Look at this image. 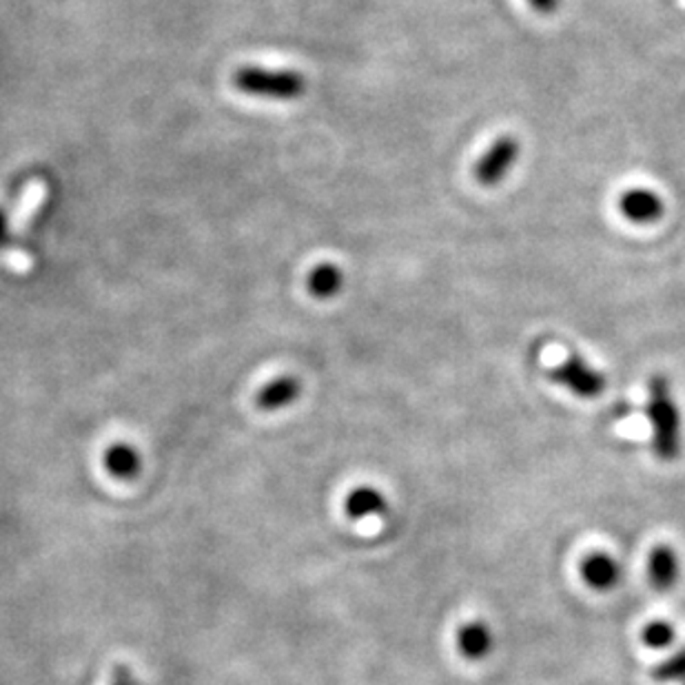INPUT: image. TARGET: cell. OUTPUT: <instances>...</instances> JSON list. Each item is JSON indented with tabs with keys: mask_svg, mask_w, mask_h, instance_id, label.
I'll return each mask as SVG.
<instances>
[{
	"mask_svg": "<svg viewBox=\"0 0 685 685\" xmlns=\"http://www.w3.org/2000/svg\"><path fill=\"white\" fill-rule=\"evenodd\" d=\"M111 685H136L133 682V675H131V671L127 668V666H116L113 668V677H111Z\"/></svg>",
	"mask_w": 685,
	"mask_h": 685,
	"instance_id": "obj_15",
	"label": "cell"
},
{
	"mask_svg": "<svg viewBox=\"0 0 685 685\" xmlns=\"http://www.w3.org/2000/svg\"><path fill=\"white\" fill-rule=\"evenodd\" d=\"M622 214L637 225H653L664 218L666 205L651 189H628L619 200Z\"/></svg>",
	"mask_w": 685,
	"mask_h": 685,
	"instance_id": "obj_5",
	"label": "cell"
},
{
	"mask_svg": "<svg viewBox=\"0 0 685 685\" xmlns=\"http://www.w3.org/2000/svg\"><path fill=\"white\" fill-rule=\"evenodd\" d=\"M102 464L107 468V473L116 479H136L138 473L142 470V459L138 455V450L129 444H111L107 450H105V457H102Z\"/></svg>",
	"mask_w": 685,
	"mask_h": 685,
	"instance_id": "obj_9",
	"label": "cell"
},
{
	"mask_svg": "<svg viewBox=\"0 0 685 685\" xmlns=\"http://www.w3.org/2000/svg\"><path fill=\"white\" fill-rule=\"evenodd\" d=\"M302 393V384L294 375H282L265 384L256 395V406L265 413H274L294 404Z\"/></svg>",
	"mask_w": 685,
	"mask_h": 685,
	"instance_id": "obj_6",
	"label": "cell"
},
{
	"mask_svg": "<svg viewBox=\"0 0 685 685\" xmlns=\"http://www.w3.org/2000/svg\"><path fill=\"white\" fill-rule=\"evenodd\" d=\"M234 85L238 91L271 98V100H296L307 91V78L291 69H265L256 64L240 67L234 73Z\"/></svg>",
	"mask_w": 685,
	"mask_h": 685,
	"instance_id": "obj_2",
	"label": "cell"
},
{
	"mask_svg": "<svg viewBox=\"0 0 685 685\" xmlns=\"http://www.w3.org/2000/svg\"><path fill=\"white\" fill-rule=\"evenodd\" d=\"M519 158V140L513 136H499L475 165V180L484 187L499 185Z\"/></svg>",
	"mask_w": 685,
	"mask_h": 685,
	"instance_id": "obj_3",
	"label": "cell"
},
{
	"mask_svg": "<svg viewBox=\"0 0 685 685\" xmlns=\"http://www.w3.org/2000/svg\"><path fill=\"white\" fill-rule=\"evenodd\" d=\"M550 377L566 386L570 393L584 397V399H593L599 397L606 388V379L599 370H595L590 364H586L582 357H568L562 364H557L550 370Z\"/></svg>",
	"mask_w": 685,
	"mask_h": 685,
	"instance_id": "obj_4",
	"label": "cell"
},
{
	"mask_svg": "<svg viewBox=\"0 0 685 685\" xmlns=\"http://www.w3.org/2000/svg\"><path fill=\"white\" fill-rule=\"evenodd\" d=\"M648 579H651V586L659 593H668L675 588L679 579V559L671 546L659 544L651 550Z\"/></svg>",
	"mask_w": 685,
	"mask_h": 685,
	"instance_id": "obj_7",
	"label": "cell"
},
{
	"mask_svg": "<svg viewBox=\"0 0 685 685\" xmlns=\"http://www.w3.org/2000/svg\"><path fill=\"white\" fill-rule=\"evenodd\" d=\"M644 644L653 651H664L675 642V628L666 622H655L644 628Z\"/></svg>",
	"mask_w": 685,
	"mask_h": 685,
	"instance_id": "obj_14",
	"label": "cell"
},
{
	"mask_svg": "<svg viewBox=\"0 0 685 685\" xmlns=\"http://www.w3.org/2000/svg\"><path fill=\"white\" fill-rule=\"evenodd\" d=\"M648 395V419L653 424V448L659 459L673 461L682 450V419L677 404L671 395V384L666 377L657 375L651 379Z\"/></svg>",
	"mask_w": 685,
	"mask_h": 685,
	"instance_id": "obj_1",
	"label": "cell"
},
{
	"mask_svg": "<svg viewBox=\"0 0 685 685\" xmlns=\"http://www.w3.org/2000/svg\"><path fill=\"white\" fill-rule=\"evenodd\" d=\"M344 287L343 269L338 265L331 262H322L318 265L307 280V289L314 298L318 300H331L336 298Z\"/></svg>",
	"mask_w": 685,
	"mask_h": 685,
	"instance_id": "obj_11",
	"label": "cell"
},
{
	"mask_svg": "<svg viewBox=\"0 0 685 685\" xmlns=\"http://www.w3.org/2000/svg\"><path fill=\"white\" fill-rule=\"evenodd\" d=\"M533 4V9H537L539 13H553L559 7V0H528Z\"/></svg>",
	"mask_w": 685,
	"mask_h": 685,
	"instance_id": "obj_17",
	"label": "cell"
},
{
	"mask_svg": "<svg viewBox=\"0 0 685 685\" xmlns=\"http://www.w3.org/2000/svg\"><path fill=\"white\" fill-rule=\"evenodd\" d=\"M582 577L593 590L608 593L619 584L622 568L610 555L593 553L582 562Z\"/></svg>",
	"mask_w": 685,
	"mask_h": 685,
	"instance_id": "obj_8",
	"label": "cell"
},
{
	"mask_svg": "<svg viewBox=\"0 0 685 685\" xmlns=\"http://www.w3.org/2000/svg\"><path fill=\"white\" fill-rule=\"evenodd\" d=\"M11 247V229H9V220L4 216V211L0 209V251Z\"/></svg>",
	"mask_w": 685,
	"mask_h": 685,
	"instance_id": "obj_16",
	"label": "cell"
},
{
	"mask_svg": "<svg viewBox=\"0 0 685 685\" xmlns=\"http://www.w3.org/2000/svg\"><path fill=\"white\" fill-rule=\"evenodd\" d=\"M651 677L659 684H671V682H685V648L657 668H653Z\"/></svg>",
	"mask_w": 685,
	"mask_h": 685,
	"instance_id": "obj_13",
	"label": "cell"
},
{
	"mask_svg": "<svg viewBox=\"0 0 685 685\" xmlns=\"http://www.w3.org/2000/svg\"><path fill=\"white\" fill-rule=\"evenodd\" d=\"M493 646V637L490 631L482 624V622H473L466 624L459 633H457V648L459 653L470 659V662H479L490 653Z\"/></svg>",
	"mask_w": 685,
	"mask_h": 685,
	"instance_id": "obj_12",
	"label": "cell"
},
{
	"mask_svg": "<svg viewBox=\"0 0 685 685\" xmlns=\"http://www.w3.org/2000/svg\"><path fill=\"white\" fill-rule=\"evenodd\" d=\"M386 510V499L377 488L357 486L344 499V513L348 519H366L381 515Z\"/></svg>",
	"mask_w": 685,
	"mask_h": 685,
	"instance_id": "obj_10",
	"label": "cell"
}]
</instances>
